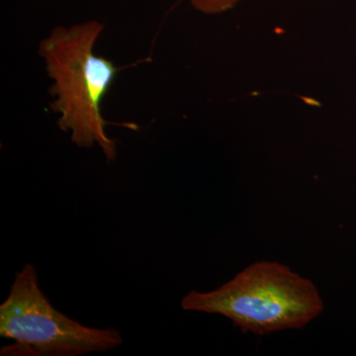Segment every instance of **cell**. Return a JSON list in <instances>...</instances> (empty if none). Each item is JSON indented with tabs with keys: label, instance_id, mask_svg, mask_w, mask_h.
Wrapping results in <instances>:
<instances>
[{
	"label": "cell",
	"instance_id": "1",
	"mask_svg": "<svg viewBox=\"0 0 356 356\" xmlns=\"http://www.w3.org/2000/svg\"><path fill=\"white\" fill-rule=\"evenodd\" d=\"M103 30L104 25L96 20L58 26L42 40L39 54L53 81L51 108L58 115V128L70 133L76 147H99L111 163L116 159L117 144L105 130L102 106L119 69L95 54Z\"/></svg>",
	"mask_w": 356,
	"mask_h": 356
},
{
	"label": "cell",
	"instance_id": "2",
	"mask_svg": "<svg viewBox=\"0 0 356 356\" xmlns=\"http://www.w3.org/2000/svg\"><path fill=\"white\" fill-rule=\"evenodd\" d=\"M187 312L229 318L243 332L257 336L303 329L324 310L316 285L280 262L262 261L210 292H189L181 300Z\"/></svg>",
	"mask_w": 356,
	"mask_h": 356
},
{
	"label": "cell",
	"instance_id": "3",
	"mask_svg": "<svg viewBox=\"0 0 356 356\" xmlns=\"http://www.w3.org/2000/svg\"><path fill=\"white\" fill-rule=\"evenodd\" d=\"M0 336L15 341L1 355L81 356L106 353L124 343L117 330L86 327L56 310L31 264L16 274L0 306Z\"/></svg>",
	"mask_w": 356,
	"mask_h": 356
},
{
	"label": "cell",
	"instance_id": "4",
	"mask_svg": "<svg viewBox=\"0 0 356 356\" xmlns=\"http://www.w3.org/2000/svg\"><path fill=\"white\" fill-rule=\"evenodd\" d=\"M199 13L218 15L231 10L243 0H187Z\"/></svg>",
	"mask_w": 356,
	"mask_h": 356
}]
</instances>
